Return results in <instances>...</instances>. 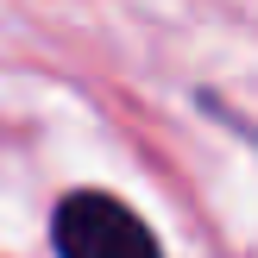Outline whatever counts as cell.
<instances>
[{
    "label": "cell",
    "mask_w": 258,
    "mask_h": 258,
    "mask_svg": "<svg viewBox=\"0 0 258 258\" xmlns=\"http://www.w3.org/2000/svg\"><path fill=\"white\" fill-rule=\"evenodd\" d=\"M50 246L57 258H164L145 214L107 189H70L50 208Z\"/></svg>",
    "instance_id": "6da1fadb"
}]
</instances>
